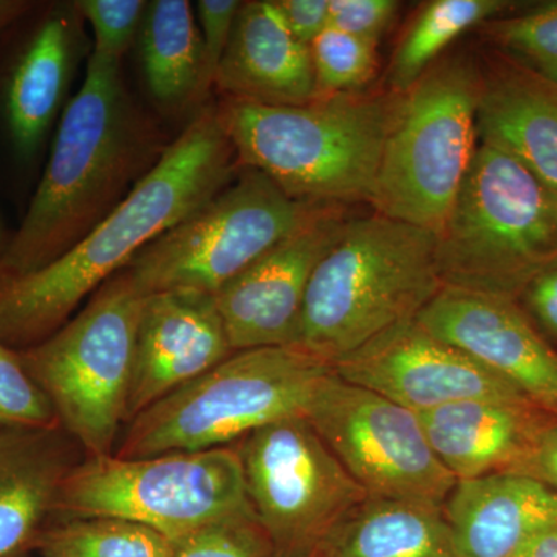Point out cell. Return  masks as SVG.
Wrapping results in <instances>:
<instances>
[{"label": "cell", "mask_w": 557, "mask_h": 557, "mask_svg": "<svg viewBox=\"0 0 557 557\" xmlns=\"http://www.w3.org/2000/svg\"><path fill=\"white\" fill-rule=\"evenodd\" d=\"M518 302L545 338L557 341V259L531 278Z\"/></svg>", "instance_id": "836d02e7"}, {"label": "cell", "mask_w": 557, "mask_h": 557, "mask_svg": "<svg viewBox=\"0 0 557 557\" xmlns=\"http://www.w3.org/2000/svg\"><path fill=\"white\" fill-rule=\"evenodd\" d=\"M319 97L357 94L379 69L376 46L329 27L310 46Z\"/></svg>", "instance_id": "83f0119b"}, {"label": "cell", "mask_w": 557, "mask_h": 557, "mask_svg": "<svg viewBox=\"0 0 557 557\" xmlns=\"http://www.w3.org/2000/svg\"><path fill=\"white\" fill-rule=\"evenodd\" d=\"M278 14L306 46H311L322 32L330 27L329 0H273Z\"/></svg>", "instance_id": "e575fe53"}, {"label": "cell", "mask_w": 557, "mask_h": 557, "mask_svg": "<svg viewBox=\"0 0 557 557\" xmlns=\"http://www.w3.org/2000/svg\"><path fill=\"white\" fill-rule=\"evenodd\" d=\"M443 515L457 557H509L557 523V491L516 472L457 480Z\"/></svg>", "instance_id": "44dd1931"}, {"label": "cell", "mask_w": 557, "mask_h": 557, "mask_svg": "<svg viewBox=\"0 0 557 557\" xmlns=\"http://www.w3.org/2000/svg\"><path fill=\"white\" fill-rule=\"evenodd\" d=\"M304 417L369 496L443 508L456 485L416 412L335 372L319 384Z\"/></svg>", "instance_id": "7c38bea8"}, {"label": "cell", "mask_w": 557, "mask_h": 557, "mask_svg": "<svg viewBox=\"0 0 557 557\" xmlns=\"http://www.w3.org/2000/svg\"><path fill=\"white\" fill-rule=\"evenodd\" d=\"M339 207H322L215 295L234 351L295 346L310 278L346 228Z\"/></svg>", "instance_id": "9a60e30c"}, {"label": "cell", "mask_w": 557, "mask_h": 557, "mask_svg": "<svg viewBox=\"0 0 557 557\" xmlns=\"http://www.w3.org/2000/svg\"><path fill=\"white\" fill-rule=\"evenodd\" d=\"M417 321L478 359L557 420V351L518 300L443 287Z\"/></svg>", "instance_id": "2e32d148"}, {"label": "cell", "mask_w": 557, "mask_h": 557, "mask_svg": "<svg viewBox=\"0 0 557 557\" xmlns=\"http://www.w3.org/2000/svg\"><path fill=\"white\" fill-rule=\"evenodd\" d=\"M330 27L379 46L399 3L395 0H329Z\"/></svg>", "instance_id": "1f68e13d"}, {"label": "cell", "mask_w": 557, "mask_h": 557, "mask_svg": "<svg viewBox=\"0 0 557 557\" xmlns=\"http://www.w3.org/2000/svg\"><path fill=\"white\" fill-rule=\"evenodd\" d=\"M314 557H457L443 508L366 498L333 528Z\"/></svg>", "instance_id": "cb8c5ba5"}, {"label": "cell", "mask_w": 557, "mask_h": 557, "mask_svg": "<svg viewBox=\"0 0 557 557\" xmlns=\"http://www.w3.org/2000/svg\"><path fill=\"white\" fill-rule=\"evenodd\" d=\"M58 424L50 399L25 368L20 351L0 339V431Z\"/></svg>", "instance_id": "f1b7e54d"}, {"label": "cell", "mask_w": 557, "mask_h": 557, "mask_svg": "<svg viewBox=\"0 0 557 557\" xmlns=\"http://www.w3.org/2000/svg\"><path fill=\"white\" fill-rule=\"evenodd\" d=\"M332 362L299 346L234 351L132 418L113 456L145 458L226 448L284 418L306 416Z\"/></svg>", "instance_id": "5b68a950"}, {"label": "cell", "mask_w": 557, "mask_h": 557, "mask_svg": "<svg viewBox=\"0 0 557 557\" xmlns=\"http://www.w3.org/2000/svg\"><path fill=\"white\" fill-rule=\"evenodd\" d=\"M509 557H557V523L528 539Z\"/></svg>", "instance_id": "8d00e7d4"}, {"label": "cell", "mask_w": 557, "mask_h": 557, "mask_svg": "<svg viewBox=\"0 0 557 557\" xmlns=\"http://www.w3.org/2000/svg\"><path fill=\"white\" fill-rule=\"evenodd\" d=\"M214 87L230 100L265 106L319 98L310 47L288 30L273 0L242 2Z\"/></svg>", "instance_id": "ac0fdd59"}, {"label": "cell", "mask_w": 557, "mask_h": 557, "mask_svg": "<svg viewBox=\"0 0 557 557\" xmlns=\"http://www.w3.org/2000/svg\"><path fill=\"white\" fill-rule=\"evenodd\" d=\"M36 3L35 0H0V39L28 11L35 9Z\"/></svg>", "instance_id": "74e56055"}, {"label": "cell", "mask_w": 557, "mask_h": 557, "mask_svg": "<svg viewBox=\"0 0 557 557\" xmlns=\"http://www.w3.org/2000/svg\"><path fill=\"white\" fill-rule=\"evenodd\" d=\"M397 94H344L298 106H219L239 166L265 174L293 199L372 203Z\"/></svg>", "instance_id": "3957f363"}, {"label": "cell", "mask_w": 557, "mask_h": 557, "mask_svg": "<svg viewBox=\"0 0 557 557\" xmlns=\"http://www.w3.org/2000/svg\"><path fill=\"white\" fill-rule=\"evenodd\" d=\"M475 126L479 143L504 150L557 194L556 84L508 60L482 69Z\"/></svg>", "instance_id": "7402d4cb"}, {"label": "cell", "mask_w": 557, "mask_h": 557, "mask_svg": "<svg viewBox=\"0 0 557 557\" xmlns=\"http://www.w3.org/2000/svg\"><path fill=\"white\" fill-rule=\"evenodd\" d=\"M522 474L557 491V420L542 428Z\"/></svg>", "instance_id": "d590c367"}, {"label": "cell", "mask_w": 557, "mask_h": 557, "mask_svg": "<svg viewBox=\"0 0 557 557\" xmlns=\"http://www.w3.org/2000/svg\"><path fill=\"white\" fill-rule=\"evenodd\" d=\"M236 166L220 108L207 106L76 247L32 273L0 276V339L25 350L49 338L150 242L228 186Z\"/></svg>", "instance_id": "6da1fadb"}, {"label": "cell", "mask_w": 557, "mask_h": 557, "mask_svg": "<svg viewBox=\"0 0 557 557\" xmlns=\"http://www.w3.org/2000/svg\"><path fill=\"white\" fill-rule=\"evenodd\" d=\"M482 69L458 53L435 62L397 94L372 207L438 233L478 149Z\"/></svg>", "instance_id": "52a82bcc"}, {"label": "cell", "mask_w": 557, "mask_h": 557, "mask_svg": "<svg viewBox=\"0 0 557 557\" xmlns=\"http://www.w3.org/2000/svg\"><path fill=\"white\" fill-rule=\"evenodd\" d=\"M84 24L76 2H38L0 39V161L16 185L38 171L62 115Z\"/></svg>", "instance_id": "4fadbf2b"}, {"label": "cell", "mask_w": 557, "mask_h": 557, "mask_svg": "<svg viewBox=\"0 0 557 557\" xmlns=\"http://www.w3.org/2000/svg\"><path fill=\"white\" fill-rule=\"evenodd\" d=\"M435 456L456 480L522 474L542 428L555 420L531 405L468 399L417 413Z\"/></svg>", "instance_id": "d6986e66"}, {"label": "cell", "mask_w": 557, "mask_h": 557, "mask_svg": "<svg viewBox=\"0 0 557 557\" xmlns=\"http://www.w3.org/2000/svg\"><path fill=\"white\" fill-rule=\"evenodd\" d=\"M240 5L239 0H199L194 7L212 83L233 35Z\"/></svg>", "instance_id": "d6a6232c"}, {"label": "cell", "mask_w": 557, "mask_h": 557, "mask_svg": "<svg viewBox=\"0 0 557 557\" xmlns=\"http://www.w3.org/2000/svg\"><path fill=\"white\" fill-rule=\"evenodd\" d=\"M138 47L149 95L166 112L199 106L214 87L199 24L188 0L149 2L139 27Z\"/></svg>", "instance_id": "603a6c76"}, {"label": "cell", "mask_w": 557, "mask_h": 557, "mask_svg": "<svg viewBox=\"0 0 557 557\" xmlns=\"http://www.w3.org/2000/svg\"><path fill=\"white\" fill-rule=\"evenodd\" d=\"M54 515L131 520L172 542L225 520L256 518L233 446L145 458L89 457L69 472Z\"/></svg>", "instance_id": "ba28073f"}, {"label": "cell", "mask_w": 557, "mask_h": 557, "mask_svg": "<svg viewBox=\"0 0 557 557\" xmlns=\"http://www.w3.org/2000/svg\"><path fill=\"white\" fill-rule=\"evenodd\" d=\"M505 60L557 86V0L480 25Z\"/></svg>", "instance_id": "4316f807"}, {"label": "cell", "mask_w": 557, "mask_h": 557, "mask_svg": "<svg viewBox=\"0 0 557 557\" xmlns=\"http://www.w3.org/2000/svg\"><path fill=\"white\" fill-rule=\"evenodd\" d=\"M38 548L46 557H172L174 542L131 520L62 519L47 527Z\"/></svg>", "instance_id": "484cf974"}, {"label": "cell", "mask_w": 557, "mask_h": 557, "mask_svg": "<svg viewBox=\"0 0 557 557\" xmlns=\"http://www.w3.org/2000/svg\"><path fill=\"white\" fill-rule=\"evenodd\" d=\"M322 207L293 199L262 172L245 168L116 274L145 298L171 289L215 296Z\"/></svg>", "instance_id": "30bf717a"}, {"label": "cell", "mask_w": 557, "mask_h": 557, "mask_svg": "<svg viewBox=\"0 0 557 557\" xmlns=\"http://www.w3.org/2000/svg\"><path fill=\"white\" fill-rule=\"evenodd\" d=\"M76 445L61 424L0 431V557L38 548L62 483L78 465Z\"/></svg>", "instance_id": "ffe728a7"}, {"label": "cell", "mask_w": 557, "mask_h": 557, "mask_svg": "<svg viewBox=\"0 0 557 557\" xmlns=\"http://www.w3.org/2000/svg\"><path fill=\"white\" fill-rule=\"evenodd\" d=\"M172 557H274V549L252 516L214 523L174 542Z\"/></svg>", "instance_id": "4dcf8cb0"}, {"label": "cell", "mask_w": 557, "mask_h": 557, "mask_svg": "<svg viewBox=\"0 0 557 557\" xmlns=\"http://www.w3.org/2000/svg\"><path fill=\"white\" fill-rule=\"evenodd\" d=\"M120 69L89 58L86 79L62 112L20 228L0 255V276L32 273L76 247L166 150L159 126L132 98Z\"/></svg>", "instance_id": "7a4b0ae2"}, {"label": "cell", "mask_w": 557, "mask_h": 557, "mask_svg": "<svg viewBox=\"0 0 557 557\" xmlns=\"http://www.w3.org/2000/svg\"><path fill=\"white\" fill-rule=\"evenodd\" d=\"M143 300L115 274L75 318L20 351L61 428L89 457L110 456L127 420Z\"/></svg>", "instance_id": "9c48e42d"}, {"label": "cell", "mask_w": 557, "mask_h": 557, "mask_svg": "<svg viewBox=\"0 0 557 557\" xmlns=\"http://www.w3.org/2000/svg\"><path fill=\"white\" fill-rule=\"evenodd\" d=\"M442 288L437 233L379 212L348 219L310 278L295 346L335 362L416 319Z\"/></svg>", "instance_id": "277c9868"}, {"label": "cell", "mask_w": 557, "mask_h": 557, "mask_svg": "<svg viewBox=\"0 0 557 557\" xmlns=\"http://www.w3.org/2000/svg\"><path fill=\"white\" fill-rule=\"evenodd\" d=\"M84 22L94 33L90 57L121 64L124 53L138 38L148 3L145 0H75Z\"/></svg>", "instance_id": "f546056e"}, {"label": "cell", "mask_w": 557, "mask_h": 557, "mask_svg": "<svg viewBox=\"0 0 557 557\" xmlns=\"http://www.w3.org/2000/svg\"><path fill=\"white\" fill-rule=\"evenodd\" d=\"M233 448L274 557H314L330 531L369 497L306 417L260 428Z\"/></svg>", "instance_id": "8fae6325"}, {"label": "cell", "mask_w": 557, "mask_h": 557, "mask_svg": "<svg viewBox=\"0 0 557 557\" xmlns=\"http://www.w3.org/2000/svg\"><path fill=\"white\" fill-rule=\"evenodd\" d=\"M557 259V194L504 150L479 143L437 233L443 287L518 300Z\"/></svg>", "instance_id": "8992f818"}, {"label": "cell", "mask_w": 557, "mask_h": 557, "mask_svg": "<svg viewBox=\"0 0 557 557\" xmlns=\"http://www.w3.org/2000/svg\"><path fill=\"white\" fill-rule=\"evenodd\" d=\"M507 0H432L423 7L399 40L388 67L395 94L412 87L440 54L469 28L480 27L511 9Z\"/></svg>", "instance_id": "d4e9b609"}, {"label": "cell", "mask_w": 557, "mask_h": 557, "mask_svg": "<svg viewBox=\"0 0 557 557\" xmlns=\"http://www.w3.org/2000/svg\"><path fill=\"white\" fill-rule=\"evenodd\" d=\"M341 380L421 413L468 401H530L511 384L416 319L401 322L332 362ZM533 406V405H531Z\"/></svg>", "instance_id": "5bb4252c"}, {"label": "cell", "mask_w": 557, "mask_h": 557, "mask_svg": "<svg viewBox=\"0 0 557 557\" xmlns=\"http://www.w3.org/2000/svg\"><path fill=\"white\" fill-rule=\"evenodd\" d=\"M233 354L214 295L171 289L146 296L139 311L127 420Z\"/></svg>", "instance_id": "e0dca14e"}]
</instances>
